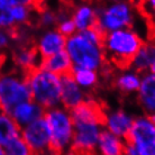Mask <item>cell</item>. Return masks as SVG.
<instances>
[{
  "label": "cell",
  "instance_id": "6da1fadb",
  "mask_svg": "<svg viewBox=\"0 0 155 155\" xmlns=\"http://www.w3.org/2000/svg\"><path fill=\"white\" fill-rule=\"evenodd\" d=\"M73 120V142L71 151L74 154H87L96 151L98 140L104 133V109L97 101L87 100L70 110Z\"/></svg>",
  "mask_w": 155,
  "mask_h": 155
},
{
  "label": "cell",
  "instance_id": "7a4b0ae2",
  "mask_svg": "<svg viewBox=\"0 0 155 155\" xmlns=\"http://www.w3.org/2000/svg\"><path fill=\"white\" fill-rule=\"evenodd\" d=\"M104 34L97 27L77 31L66 38L65 52L72 63V69L104 70L107 65L102 47Z\"/></svg>",
  "mask_w": 155,
  "mask_h": 155
},
{
  "label": "cell",
  "instance_id": "3957f363",
  "mask_svg": "<svg viewBox=\"0 0 155 155\" xmlns=\"http://www.w3.org/2000/svg\"><path fill=\"white\" fill-rule=\"evenodd\" d=\"M143 44V37L134 28H125L105 34L102 47L106 61L119 69L129 68L132 60Z\"/></svg>",
  "mask_w": 155,
  "mask_h": 155
},
{
  "label": "cell",
  "instance_id": "277c9868",
  "mask_svg": "<svg viewBox=\"0 0 155 155\" xmlns=\"http://www.w3.org/2000/svg\"><path fill=\"white\" fill-rule=\"evenodd\" d=\"M26 80L31 92V99L43 109L61 106L62 77L45 70L39 65L26 74Z\"/></svg>",
  "mask_w": 155,
  "mask_h": 155
},
{
  "label": "cell",
  "instance_id": "5b68a950",
  "mask_svg": "<svg viewBox=\"0 0 155 155\" xmlns=\"http://www.w3.org/2000/svg\"><path fill=\"white\" fill-rule=\"evenodd\" d=\"M46 120L51 132V152L55 155H65L71 151L73 142V120L70 110L58 106L45 110Z\"/></svg>",
  "mask_w": 155,
  "mask_h": 155
},
{
  "label": "cell",
  "instance_id": "8992f818",
  "mask_svg": "<svg viewBox=\"0 0 155 155\" xmlns=\"http://www.w3.org/2000/svg\"><path fill=\"white\" fill-rule=\"evenodd\" d=\"M137 15V6L128 1H114L97 7L96 27L105 35L125 28H133Z\"/></svg>",
  "mask_w": 155,
  "mask_h": 155
},
{
  "label": "cell",
  "instance_id": "52a82bcc",
  "mask_svg": "<svg viewBox=\"0 0 155 155\" xmlns=\"http://www.w3.org/2000/svg\"><path fill=\"white\" fill-rule=\"evenodd\" d=\"M31 100L26 74L19 71H0V111L9 114L16 106Z\"/></svg>",
  "mask_w": 155,
  "mask_h": 155
},
{
  "label": "cell",
  "instance_id": "ba28073f",
  "mask_svg": "<svg viewBox=\"0 0 155 155\" xmlns=\"http://www.w3.org/2000/svg\"><path fill=\"white\" fill-rule=\"evenodd\" d=\"M126 142L134 145L142 155H155V121L153 118L144 114L136 116Z\"/></svg>",
  "mask_w": 155,
  "mask_h": 155
},
{
  "label": "cell",
  "instance_id": "9c48e42d",
  "mask_svg": "<svg viewBox=\"0 0 155 155\" xmlns=\"http://www.w3.org/2000/svg\"><path fill=\"white\" fill-rule=\"evenodd\" d=\"M20 137L34 154H47L51 152V132L44 117L21 128Z\"/></svg>",
  "mask_w": 155,
  "mask_h": 155
},
{
  "label": "cell",
  "instance_id": "30bf717a",
  "mask_svg": "<svg viewBox=\"0 0 155 155\" xmlns=\"http://www.w3.org/2000/svg\"><path fill=\"white\" fill-rule=\"evenodd\" d=\"M135 117L125 109H111L104 111V128L106 132L126 140Z\"/></svg>",
  "mask_w": 155,
  "mask_h": 155
},
{
  "label": "cell",
  "instance_id": "8fae6325",
  "mask_svg": "<svg viewBox=\"0 0 155 155\" xmlns=\"http://www.w3.org/2000/svg\"><path fill=\"white\" fill-rule=\"evenodd\" d=\"M66 38L56 29H45L38 35L35 42V50L41 60L47 58L65 50Z\"/></svg>",
  "mask_w": 155,
  "mask_h": 155
},
{
  "label": "cell",
  "instance_id": "7c38bea8",
  "mask_svg": "<svg viewBox=\"0 0 155 155\" xmlns=\"http://www.w3.org/2000/svg\"><path fill=\"white\" fill-rule=\"evenodd\" d=\"M88 93L82 90L74 82L71 74L62 77V88H61V106L68 110L77 108L88 99Z\"/></svg>",
  "mask_w": 155,
  "mask_h": 155
},
{
  "label": "cell",
  "instance_id": "4fadbf2b",
  "mask_svg": "<svg viewBox=\"0 0 155 155\" xmlns=\"http://www.w3.org/2000/svg\"><path fill=\"white\" fill-rule=\"evenodd\" d=\"M9 115L21 129L36 120L43 118L45 115V109H43L35 101L31 99V100L21 102L18 106H16L9 113Z\"/></svg>",
  "mask_w": 155,
  "mask_h": 155
},
{
  "label": "cell",
  "instance_id": "5bb4252c",
  "mask_svg": "<svg viewBox=\"0 0 155 155\" xmlns=\"http://www.w3.org/2000/svg\"><path fill=\"white\" fill-rule=\"evenodd\" d=\"M137 102L144 115H155V75L150 72L142 74V82L137 91Z\"/></svg>",
  "mask_w": 155,
  "mask_h": 155
},
{
  "label": "cell",
  "instance_id": "9a60e30c",
  "mask_svg": "<svg viewBox=\"0 0 155 155\" xmlns=\"http://www.w3.org/2000/svg\"><path fill=\"white\" fill-rule=\"evenodd\" d=\"M12 62L19 72L27 74L41 65L42 60L34 46L20 45L12 52Z\"/></svg>",
  "mask_w": 155,
  "mask_h": 155
},
{
  "label": "cell",
  "instance_id": "2e32d148",
  "mask_svg": "<svg viewBox=\"0 0 155 155\" xmlns=\"http://www.w3.org/2000/svg\"><path fill=\"white\" fill-rule=\"evenodd\" d=\"M77 31H83L97 25V7L91 4H80L75 6L70 12Z\"/></svg>",
  "mask_w": 155,
  "mask_h": 155
},
{
  "label": "cell",
  "instance_id": "e0dca14e",
  "mask_svg": "<svg viewBox=\"0 0 155 155\" xmlns=\"http://www.w3.org/2000/svg\"><path fill=\"white\" fill-rule=\"evenodd\" d=\"M142 82V74L132 70L130 68L121 69L114 79L116 89L123 94L137 93Z\"/></svg>",
  "mask_w": 155,
  "mask_h": 155
},
{
  "label": "cell",
  "instance_id": "ac0fdd59",
  "mask_svg": "<svg viewBox=\"0 0 155 155\" xmlns=\"http://www.w3.org/2000/svg\"><path fill=\"white\" fill-rule=\"evenodd\" d=\"M126 144V140L104 130L94 152L98 155H125Z\"/></svg>",
  "mask_w": 155,
  "mask_h": 155
},
{
  "label": "cell",
  "instance_id": "d6986e66",
  "mask_svg": "<svg viewBox=\"0 0 155 155\" xmlns=\"http://www.w3.org/2000/svg\"><path fill=\"white\" fill-rule=\"evenodd\" d=\"M155 60V43L154 42H144L140 51L136 53L129 68L140 74H145L150 71L152 63Z\"/></svg>",
  "mask_w": 155,
  "mask_h": 155
},
{
  "label": "cell",
  "instance_id": "ffe728a7",
  "mask_svg": "<svg viewBox=\"0 0 155 155\" xmlns=\"http://www.w3.org/2000/svg\"><path fill=\"white\" fill-rule=\"evenodd\" d=\"M41 66L52 73L60 75V77L70 74L72 71V63H71L70 58L66 54L65 51H62L58 54L42 60Z\"/></svg>",
  "mask_w": 155,
  "mask_h": 155
},
{
  "label": "cell",
  "instance_id": "44dd1931",
  "mask_svg": "<svg viewBox=\"0 0 155 155\" xmlns=\"http://www.w3.org/2000/svg\"><path fill=\"white\" fill-rule=\"evenodd\" d=\"M20 136V128L7 113L0 111V146L5 147Z\"/></svg>",
  "mask_w": 155,
  "mask_h": 155
},
{
  "label": "cell",
  "instance_id": "7402d4cb",
  "mask_svg": "<svg viewBox=\"0 0 155 155\" xmlns=\"http://www.w3.org/2000/svg\"><path fill=\"white\" fill-rule=\"evenodd\" d=\"M71 77L82 90L88 93L97 87L99 82V72L89 69H72Z\"/></svg>",
  "mask_w": 155,
  "mask_h": 155
},
{
  "label": "cell",
  "instance_id": "603a6c76",
  "mask_svg": "<svg viewBox=\"0 0 155 155\" xmlns=\"http://www.w3.org/2000/svg\"><path fill=\"white\" fill-rule=\"evenodd\" d=\"M18 0H0V29L12 31L17 28L14 8Z\"/></svg>",
  "mask_w": 155,
  "mask_h": 155
},
{
  "label": "cell",
  "instance_id": "cb8c5ba5",
  "mask_svg": "<svg viewBox=\"0 0 155 155\" xmlns=\"http://www.w3.org/2000/svg\"><path fill=\"white\" fill-rule=\"evenodd\" d=\"M58 21V12L51 8H43L37 14V23L43 31L55 28Z\"/></svg>",
  "mask_w": 155,
  "mask_h": 155
},
{
  "label": "cell",
  "instance_id": "d4e9b609",
  "mask_svg": "<svg viewBox=\"0 0 155 155\" xmlns=\"http://www.w3.org/2000/svg\"><path fill=\"white\" fill-rule=\"evenodd\" d=\"M5 155H34L29 146L21 137H17L4 147Z\"/></svg>",
  "mask_w": 155,
  "mask_h": 155
},
{
  "label": "cell",
  "instance_id": "484cf974",
  "mask_svg": "<svg viewBox=\"0 0 155 155\" xmlns=\"http://www.w3.org/2000/svg\"><path fill=\"white\" fill-rule=\"evenodd\" d=\"M56 29H58L61 34H62L65 38H69L71 36H73L77 33V28L74 25L73 20L71 19L70 14H61L58 12V21L56 25Z\"/></svg>",
  "mask_w": 155,
  "mask_h": 155
},
{
  "label": "cell",
  "instance_id": "4316f807",
  "mask_svg": "<svg viewBox=\"0 0 155 155\" xmlns=\"http://www.w3.org/2000/svg\"><path fill=\"white\" fill-rule=\"evenodd\" d=\"M12 33L14 31L0 29V58L10 48V46L15 41V34H12Z\"/></svg>",
  "mask_w": 155,
  "mask_h": 155
},
{
  "label": "cell",
  "instance_id": "83f0119b",
  "mask_svg": "<svg viewBox=\"0 0 155 155\" xmlns=\"http://www.w3.org/2000/svg\"><path fill=\"white\" fill-rule=\"evenodd\" d=\"M140 9L143 10L145 15L151 16L155 19V0H148L144 1L143 6H140Z\"/></svg>",
  "mask_w": 155,
  "mask_h": 155
},
{
  "label": "cell",
  "instance_id": "f1b7e54d",
  "mask_svg": "<svg viewBox=\"0 0 155 155\" xmlns=\"http://www.w3.org/2000/svg\"><path fill=\"white\" fill-rule=\"evenodd\" d=\"M65 155H98L96 152H93V153H87V154H74L73 152L72 151H70V152H68Z\"/></svg>",
  "mask_w": 155,
  "mask_h": 155
},
{
  "label": "cell",
  "instance_id": "f546056e",
  "mask_svg": "<svg viewBox=\"0 0 155 155\" xmlns=\"http://www.w3.org/2000/svg\"><path fill=\"white\" fill-rule=\"evenodd\" d=\"M151 74H153V75H155V60H154V62L152 63V65L151 68H150V71H148Z\"/></svg>",
  "mask_w": 155,
  "mask_h": 155
},
{
  "label": "cell",
  "instance_id": "4dcf8cb0",
  "mask_svg": "<svg viewBox=\"0 0 155 155\" xmlns=\"http://www.w3.org/2000/svg\"><path fill=\"white\" fill-rule=\"evenodd\" d=\"M0 155H5L4 147H1V146H0Z\"/></svg>",
  "mask_w": 155,
  "mask_h": 155
},
{
  "label": "cell",
  "instance_id": "1f68e13d",
  "mask_svg": "<svg viewBox=\"0 0 155 155\" xmlns=\"http://www.w3.org/2000/svg\"><path fill=\"white\" fill-rule=\"evenodd\" d=\"M152 117V118H153V120H154V121H155V115H153V116H151Z\"/></svg>",
  "mask_w": 155,
  "mask_h": 155
},
{
  "label": "cell",
  "instance_id": "d6a6232c",
  "mask_svg": "<svg viewBox=\"0 0 155 155\" xmlns=\"http://www.w3.org/2000/svg\"><path fill=\"white\" fill-rule=\"evenodd\" d=\"M34 155H46V154H34Z\"/></svg>",
  "mask_w": 155,
  "mask_h": 155
}]
</instances>
